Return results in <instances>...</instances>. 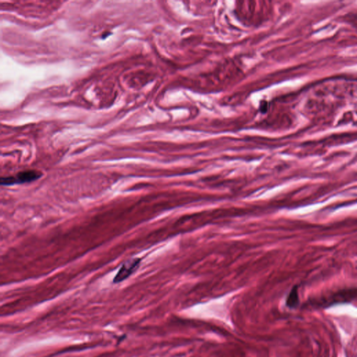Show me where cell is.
Returning a JSON list of instances; mask_svg holds the SVG:
<instances>
[{
  "label": "cell",
  "mask_w": 357,
  "mask_h": 357,
  "mask_svg": "<svg viewBox=\"0 0 357 357\" xmlns=\"http://www.w3.org/2000/svg\"><path fill=\"white\" fill-rule=\"evenodd\" d=\"M43 174L39 171L30 170V171H22L17 174L15 177H2L1 178V185L11 186L21 185V184L30 183L38 180L42 177Z\"/></svg>",
  "instance_id": "cell-1"
},
{
  "label": "cell",
  "mask_w": 357,
  "mask_h": 357,
  "mask_svg": "<svg viewBox=\"0 0 357 357\" xmlns=\"http://www.w3.org/2000/svg\"><path fill=\"white\" fill-rule=\"evenodd\" d=\"M140 262L141 259L140 258H133V259H130L125 262L114 278V283H119V282L126 280L127 278L129 277L131 274L137 270L140 264Z\"/></svg>",
  "instance_id": "cell-2"
},
{
  "label": "cell",
  "mask_w": 357,
  "mask_h": 357,
  "mask_svg": "<svg viewBox=\"0 0 357 357\" xmlns=\"http://www.w3.org/2000/svg\"><path fill=\"white\" fill-rule=\"evenodd\" d=\"M299 304V295H298V290L296 287L290 292L289 295L288 299H287V306L290 308H295Z\"/></svg>",
  "instance_id": "cell-3"
}]
</instances>
